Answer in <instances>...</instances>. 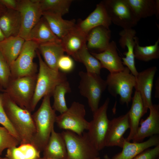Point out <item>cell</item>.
Listing matches in <instances>:
<instances>
[{
  "label": "cell",
  "instance_id": "obj_21",
  "mask_svg": "<svg viewBox=\"0 0 159 159\" xmlns=\"http://www.w3.org/2000/svg\"><path fill=\"white\" fill-rule=\"evenodd\" d=\"M42 16L47 21L53 33L61 40L76 28L74 19L65 20L59 15L48 12H43Z\"/></svg>",
  "mask_w": 159,
  "mask_h": 159
},
{
  "label": "cell",
  "instance_id": "obj_9",
  "mask_svg": "<svg viewBox=\"0 0 159 159\" xmlns=\"http://www.w3.org/2000/svg\"><path fill=\"white\" fill-rule=\"evenodd\" d=\"M37 77L34 75L14 78L8 90L9 97L15 103L30 112Z\"/></svg>",
  "mask_w": 159,
  "mask_h": 159
},
{
  "label": "cell",
  "instance_id": "obj_37",
  "mask_svg": "<svg viewBox=\"0 0 159 159\" xmlns=\"http://www.w3.org/2000/svg\"><path fill=\"white\" fill-rule=\"evenodd\" d=\"M0 124L3 126L12 135L20 142V140L11 125L3 107L2 101L0 99Z\"/></svg>",
  "mask_w": 159,
  "mask_h": 159
},
{
  "label": "cell",
  "instance_id": "obj_28",
  "mask_svg": "<svg viewBox=\"0 0 159 159\" xmlns=\"http://www.w3.org/2000/svg\"><path fill=\"white\" fill-rule=\"evenodd\" d=\"M25 42L17 36L6 38L0 42V52L9 66L19 55Z\"/></svg>",
  "mask_w": 159,
  "mask_h": 159
},
{
  "label": "cell",
  "instance_id": "obj_18",
  "mask_svg": "<svg viewBox=\"0 0 159 159\" xmlns=\"http://www.w3.org/2000/svg\"><path fill=\"white\" fill-rule=\"evenodd\" d=\"M90 52L100 62L102 67L107 69L110 73L121 71L125 68L122 58L118 53L116 44L114 41L110 42L107 48L103 52Z\"/></svg>",
  "mask_w": 159,
  "mask_h": 159
},
{
  "label": "cell",
  "instance_id": "obj_23",
  "mask_svg": "<svg viewBox=\"0 0 159 159\" xmlns=\"http://www.w3.org/2000/svg\"><path fill=\"white\" fill-rule=\"evenodd\" d=\"M43 157L55 159H66V145L61 133L52 130L47 143L43 150Z\"/></svg>",
  "mask_w": 159,
  "mask_h": 159
},
{
  "label": "cell",
  "instance_id": "obj_24",
  "mask_svg": "<svg viewBox=\"0 0 159 159\" xmlns=\"http://www.w3.org/2000/svg\"><path fill=\"white\" fill-rule=\"evenodd\" d=\"M25 41H33L38 45L61 41L53 33L42 16L29 33Z\"/></svg>",
  "mask_w": 159,
  "mask_h": 159
},
{
  "label": "cell",
  "instance_id": "obj_46",
  "mask_svg": "<svg viewBox=\"0 0 159 159\" xmlns=\"http://www.w3.org/2000/svg\"><path fill=\"white\" fill-rule=\"evenodd\" d=\"M0 159H7V158L5 157L4 158H2L0 156Z\"/></svg>",
  "mask_w": 159,
  "mask_h": 159
},
{
  "label": "cell",
  "instance_id": "obj_29",
  "mask_svg": "<svg viewBox=\"0 0 159 159\" xmlns=\"http://www.w3.org/2000/svg\"><path fill=\"white\" fill-rule=\"evenodd\" d=\"M87 35L76 28L61 40L64 50L69 56L73 57L86 44Z\"/></svg>",
  "mask_w": 159,
  "mask_h": 159
},
{
  "label": "cell",
  "instance_id": "obj_27",
  "mask_svg": "<svg viewBox=\"0 0 159 159\" xmlns=\"http://www.w3.org/2000/svg\"><path fill=\"white\" fill-rule=\"evenodd\" d=\"M138 20L155 15L159 18V0H125Z\"/></svg>",
  "mask_w": 159,
  "mask_h": 159
},
{
  "label": "cell",
  "instance_id": "obj_6",
  "mask_svg": "<svg viewBox=\"0 0 159 159\" xmlns=\"http://www.w3.org/2000/svg\"><path fill=\"white\" fill-rule=\"evenodd\" d=\"M109 102L110 99L107 98L103 104L93 113V119L89 122L87 132L90 142L99 151L105 147L110 121L107 114Z\"/></svg>",
  "mask_w": 159,
  "mask_h": 159
},
{
  "label": "cell",
  "instance_id": "obj_45",
  "mask_svg": "<svg viewBox=\"0 0 159 159\" xmlns=\"http://www.w3.org/2000/svg\"><path fill=\"white\" fill-rule=\"evenodd\" d=\"M37 159H53V158H46L45 157H39V158Z\"/></svg>",
  "mask_w": 159,
  "mask_h": 159
},
{
  "label": "cell",
  "instance_id": "obj_41",
  "mask_svg": "<svg viewBox=\"0 0 159 159\" xmlns=\"http://www.w3.org/2000/svg\"><path fill=\"white\" fill-rule=\"evenodd\" d=\"M155 97L156 98H159V78L158 77L155 82Z\"/></svg>",
  "mask_w": 159,
  "mask_h": 159
},
{
  "label": "cell",
  "instance_id": "obj_38",
  "mask_svg": "<svg viewBox=\"0 0 159 159\" xmlns=\"http://www.w3.org/2000/svg\"><path fill=\"white\" fill-rule=\"evenodd\" d=\"M57 66L59 69L66 73L72 70L74 67V63L69 56L64 54L59 59Z\"/></svg>",
  "mask_w": 159,
  "mask_h": 159
},
{
  "label": "cell",
  "instance_id": "obj_3",
  "mask_svg": "<svg viewBox=\"0 0 159 159\" xmlns=\"http://www.w3.org/2000/svg\"><path fill=\"white\" fill-rule=\"evenodd\" d=\"M36 53L39 64L33 96L32 100L31 112L34 111L39 102L46 95H52L56 87L67 80L66 73L50 68L43 61L39 51Z\"/></svg>",
  "mask_w": 159,
  "mask_h": 159
},
{
  "label": "cell",
  "instance_id": "obj_11",
  "mask_svg": "<svg viewBox=\"0 0 159 159\" xmlns=\"http://www.w3.org/2000/svg\"><path fill=\"white\" fill-rule=\"evenodd\" d=\"M39 45L30 41H25L19 55L10 66L14 78L34 75L36 65L33 62Z\"/></svg>",
  "mask_w": 159,
  "mask_h": 159
},
{
  "label": "cell",
  "instance_id": "obj_42",
  "mask_svg": "<svg viewBox=\"0 0 159 159\" xmlns=\"http://www.w3.org/2000/svg\"><path fill=\"white\" fill-rule=\"evenodd\" d=\"M7 9L0 1V17L5 12Z\"/></svg>",
  "mask_w": 159,
  "mask_h": 159
},
{
  "label": "cell",
  "instance_id": "obj_1",
  "mask_svg": "<svg viewBox=\"0 0 159 159\" xmlns=\"http://www.w3.org/2000/svg\"><path fill=\"white\" fill-rule=\"evenodd\" d=\"M50 97L44 96L40 107L32 115L36 132L31 144L40 152L47 143L57 116L51 105Z\"/></svg>",
  "mask_w": 159,
  "mask_h": 159
},
{
  "label": "cell",
  "instance_id": "obj_25",
  "mask_svg": "<svg viewBox=\"0 0 159 159\" xmlns=\"http://www.w3.org/2000/svg\"><path fill=\"white\" fill-rule=\"evenodd\" d=\"M38 49L42 55L47 65L51 69L55 71H59L58 62L65 52L61 40L58 42L40 44L39 45Z\"/></svg>",
  "mask_w": 159,
  "mask_h": 159
},
{
  "label": "cell",
  "instance_id": "obj_17",
  "mask_svg": "<svg viewBox=\"0 0 159 159\" xmlns=\"http://www.w3.org/2000/svg\"><path fill=\"white\" fill-rule=\"evenodd\" d=\"M136 33L135 30L132 28L123 29L119 33L120 38L119 41L122 49L127 47V51L123 53L125 57L122 58L123 64L126 66L135 77L138 73L135 66L134 52L135 44L134 37Z\"/></svg>",
  "mask_w": 159,
  "mask_h": 159
},
{
  "label": "cell",
  "instance_id": "obj_19",
  "mask_svg": "<svg viewBox=\"0 0 159 159\" xmlns=\"http://www.w3.org/2000/svg\"><path fill=\"white\" fill-rule=\"evenodd\" d=\"M159 145L158 135L151 136L146 141L131 143L125 138L122 150L114 155L112 159H133L138 155L150 147Z\"/></svg>",
  "mask_w": 159,
  "mask_h": 159
},
{
  "label": "cell",
  "instance_id": "obj_32",
  "mask_svg": "<svg viewBox=\"0 0 159 159\" xmlns=\"http://www.w3.org/2000/svg\"><path fill=\"white\" fill-rule=\"evenodd\" d=\"M135 44L134 48L135 58L141 61L147 62L159 58V38L154 44L145 46H140L139 39L134 37Z\"/></svg>",
  "mask_w": 159,
  "mask_h": 159
},
{
  "label": "cell",
  "instance_id": "obj_10",
  "mask_svg": "<svg viewBox=\"0 0 159 159\" xmlns=\"http://www.w3.org/2000/svg\"><path fill=\"white\" fill-rule=\"evenodd\" d=\"M112 23L123 29L132 28L139 21L125 0L102 1Z\"/></svg>",
  "mask_w": 159,
  "mask_h": 159
},
{
  "label": "cell",
  "instance_id": "obj_33",
  "mask_svg": "<svg viewBox=\"0 0 159 159\" xmlns=\"http://www.w3.org/2000/svg\"><path fill=\"white\" fill-rule=\"evenodd\" d=\"M71 91L70 84L67 80L56 87L52 94L54 102L52 108L55 111L62 114L67 110L68 108L66 104L65 95Z\"/></svg>",
  "mask_w": 159,
  "mask_h": 159
},
{
  "label": "cell",
  "instance_id": "obj_43",
  "mask_svg": "<svg viewBox=\"0 0 159 159\" xmlns=\"http://www.w3.org/2000/svg\"><path fill=\"white\" fill-rule=\"evenodd\" d=\"M6 38L0 28V42L4 40Z\"/></svg>",
  "mask_w": 159,
  "mask_h": 159
},
{
  "label": "cell",
  "instance_id": "obj_48",
  "mask_svg": "<svg viewBox=\"0 0 159 159\" xmlns=\"http://www.w3.org/2000/svg\"><path fill=\"white\" fill-rule=\"evenodd\" d=\"M157 159H159V158H157Z\"/></svg>",
  "mask_w": 159,
  "mask_h": 159
},
{
  "label": "cell",
  "instance_id": "obj_30",
  "mask_svg": "<svg viewBox=\"0 0 159 159\" xmlns=\"http://www.w3.org/2000/svg\"><path fill=\"white\" fill-rule=\"evenodd\" d=\"M72 57L76 61L84 64L87 72L100 75L102 68L101 64L89 52L86 44Z\"/></svg>",
  "mask_w": 159,
  "mask_h": 159
},
{
  "label": "cell",
  "instance_id": "obj_47",
  "mask_svg": "<svg viewBox=\"0 0 159 159\" xmlns=\"http://www.w3.org/2000/svg\"><path fill=\"white\" fill-rule=\"evenodd\" d=\"M95 159H100V158L99 156L96 158Z\"/></svg>",
  "mask_w": 159,
  "mask_h": 159
},
{
  "label": "cell",
  "instance_id": "obj_2",
  "mask_svg": "<svg viewBox=\"0 0 159 159\" xmlns=\"http://www.w3.org/2000/svg\"><path fill=\"white\" fill-rule=\"evenodd\" d=\"M2 102L5 112L20 140V144H32L36 130L31 112L20 107L9 97Z\"/></svg>",
  "mask_w": 159,
  "mask_h": 159
},
{
  "label": "cell",
  "instance_id": "obj_13",
  "mask_svg": "<svg viewBox=\"0 0 159 159\" xmlns=\"http://www.w3.org/2000/svg\"><path fill=\"white\" fill-rule=\"evenodd\" d=\"M157 70L156 66H153L138 72V75L135 77L134 88L141 95L146 112L153 105L152 91L154 77Z\"/></svg>",
  "mask_w": 159,
  "mask_h": 159
},
{
  "label": "cell",
  "instance_id": "obj_36",
  "mask_svg": "<svg viewBox=\"0 0 159 159\" xmlns=\"http://www.w3.org/2000/svg\"><path fill=\"white\" fill-rule=\"evenodd\" d=\"M10 67L5 59L0 52V82L7 86L11 74Z\"/></svg>",
  "mask_w": 159,
  "mask_h": 159
},
{
  "label": "cell",
  "instance_id": "obj_44",
  "mask_svg": "<svg viewBox=\"0 0 159 159\" xmlns=\"http://www.w3.org/2000/svg\"><path fill=\"white\" fill-rule=\"evenodd\" d=\"M103 159H112L107 154L104 155Z\"/></svg>",
  "mask_w": 159,
  "mask_h": 159
},
{
  "label": "cell",
  "instance_id": "obj_7",
  "mask_svg": "<svg viewBox=\"0 0 159 159\" xmlns=\"http://www.w3.org/2000/svg\"><path fill=\"white\" fill-rule=\"evenodd\" d=\"M78 86L81 95L87 99L88 104L93 113L99 108L102 95L107 87L105 80L100 75L81 71Z\"/></svg>",
  "mask_w": 159,
  "mask_h": 159
},
{
  "label": "cell",
  "instance_id": "obj_35",
  "mask_svg": "<svg viewBox=\"0 0 159 159\" xmlns=\"http://www.w3.org/2000/svg\"><path fill=\"white\" fill-rule=\"evenodd\" d=\"M20 142L6 128L0 126V155L6 149L17 147Z\"/></svg>",
  "mask_w": 159,
  "mask_h": 159
},
{
  "label": "cell",
  "instance_id": "obj_4",
  "mask_svg": "<svg viewBox=\"0 0 159 159\" xmlns=\"http://www.w3.org/2000/svg\"><path fill=\"white\" fill-rule=\"evenodd\" d=\"M61 133L66 145V159H95L98 156L99 151L90 142L87 132L79 135L64 130Z\"/></svg>",
  "mask_w": 159,
  "mask_h": 159
},
{
  "label": "cell",
  "instance_id": "obj_22",
  "mask_svg": "<svg viewBox=\"0 0 159 159\" xmlns=\"http://www.w3.org/2000/svg\"><path fill=\"white\" fill-rule=\"evenodd\" d=\"M132 100L131 107L128 112L130 132L127 138H125L128 141L132 140L139 127L141 117L147 113L141 95L138 92L135 91Z\"/></svg>",
  "mask_w": 159,
  "mask_h": 159
},
{
  "label": "cell",
  "instance_id": "obj_40",
  "mask_svg": "<svg viewBox=\"0 0 159 159\" xmlns=\"http://www.w3.org/2000/svg\"><path fill=\"white\" fill-rule=\"evenodd\" d=\"M0 1L7 9L17 10L18 0H0Z\"/></svg>",
  "mask_w": 159,
  "mask_h": 159
},
{
  "label": "cell",
  "instance_id": "obj_39",
  "mask_svg": "<svg viewBox=\"0 0 159 159\" xmlns=\"http://www.w3.org/2000/svg\"><path fill=\"white\" fill-rule=\"evenodd\" d=\"M159 156V145L153 148H148L133 159H157Z\"/></svg>",
  "mask_w": 159,
  "mask_h": 159
},
{
  "label": "cell",
  "instance_id": "obj_5",
  "mask_svg": "<svg viewBox=\"0 0 159 159\" xmlns=\"http://www.w3.org/2000/svg\"><path fill=\"white\" fill-rule=\"evenodd\" d=\"M105 80L110 94L115 97L119 95L120 103L128 106L135 84V77L129 69L126 67L121 71L110 73Z\"/></svg>",
  "mask_w": 159,
  "mask_h": 159
},
{
  "label": "cell",
  "instance_id": "obj_16",
  "mask_svg": "<svg viewBox=\"0 0 159 159\" xmlns=\"http://www.w3.org/2000/svg\"><path fill=\"white\" fill-rule=\"evenodd\" d=\"M130 127L128 112L111 120L105 147L122 148L125 139L123 135Z\"/></svg>",
  "mask_w": 159,
  "mask_h": 159
},
{
  "label": "cell",
  "instance_id": "obj_8",
  "mask_svg": "<svg viewBox=\"0 0 159 159\" xmlns=\"http://www.w3.org/2000/svg\"><path fill=\"white\" fill-rule=\"evenodd\" d=\"M85 106L74 102L67 111L57 116L55 122L61 129L81 135L89 127V122L85 119Z\"/></svg>",
  "mask_w": 159,
  "mask_h": 159
},
{
  "label": "cell",
  "instance_id": "obj_31",
  "mask_svg": "<svg viewBox=\"0 0 159 159\" xmlns=\"http://www.w3.org/2000/svg\"><path fill=\"white\" fill-rule=\"evenodd\" d=\"M40 152L31 144L20 145L7 149V159H37L40 157Z\"/></svg>",
  "mask_w": 159,
  "mask_h": 159
},
{
  "label": "cell",
  "instance_id": "obj_34",
  "mask_svg": "<svg viewBox=\"0 0 159 159\" xmlns=\"http://www.w3.org/2000/svg\"><path fill=\"white\" fill-rule=\"evenodd\" d=\"M42 12L54 13L62 16L68 13L72 0H39Z\"/></svg>",
  "mask_w": 159,
  "mask_h": 159
},
{
  "label": "cell",
  "instance_id": "obj_26",
  "mask_svg": "<svg viewBox=\"0 0 159 159\" xmlns=\"http://www.w3.org/2000/svg\"><path fill=\"white\" fill-rule=\"evenodd\" d=\"M21 26V16L17 10L7 9L0 17V28L5 38L18 36Z\"/></svg>",
  "mask_w": 159,
  "mask_h": 159
},
{
  "label": "cell",
  "instance_id": "obj_15",
  "mask_svg": "<svg viewBox=\"0 0 159 159\" xmlns=\"http://www.w3.org/2000/svg\"><path fill=\"white\" fill-rule=\"evenodd\" d=\"M112 22L102 1L97 4L95 10L86 18L76 24L77 28L87 35L93 28L100 26L109 28Z\"/></svg>",
  "mask_w": 159,
  "mask_h": 159
},
{
  "label": "cell",
  "instance_id": "obj_20",
  "mask_svg": "<svg viewBox=\"0 0 159 159\" xmlns=\"http://www.w3.org/2000/svg\"><path fill=\"white\" fill-rule=\"evenodd\" d=\"M111 37V31L109 28L102 26H97L87 35V48L89 50L95 51L97 53L103 52L108 47Z\"/></svg>",
  "mask_w": 159,
  "mask_h": 159
},
{
  "label": "cell",
  "instance_id": "obj_12",
  "mask_svg": "<svg viewBox=\"0 0 159 159\" xmlns=\"http://www.w3.org/2000/svg\"><path fill=\"white\" fill-rule=\"evenodd\" d=\"M17 10L21 18V26L18 36L25 41L30 31L42 16L39 0H19Z\"/></svg>",
  "mask_w": 159,
  "mask_h": 159
},
{
  "label": "cell",
  "instance_id": "obj_14",
  "mask_svg": "<svg viewBox=\"0 0 159 159\" xmlns=\"http://www.w3.org/2000/svg\"><path fill=\"white\" fill-rule=\"evenodd\" d=\"M149 109V115L145 120H140L133 142H142L146 138L159 134V105L153 104Z\"/></svg>",
  "mask_w": 159,
  "mask_h": 159
}]
</instances>
